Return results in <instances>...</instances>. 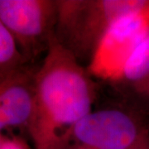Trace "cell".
Instances as JSON below:
<instances>
[{
    "mask_svg": "<svg viewBox=\"0 0 149 149\" xmlns=\"http://www.w3.org/2000/svg\"><path fill=\"white\" fill-rule=\"evenodd\" d=\"M0 149H31L22 139L17 137H8L5 135Z\"/></svg>",
    "mask_w": 149,
    "mask_h": 149,
    "instance_id": "9",
    "label": "cell"
},
{
    "mask_svg": "<svg viewBox=\"0 0 149 149\" xmlns=\"http://www.w3.org/2000/svg\"><path fill=\"white\" fill-rule=\"evenodd\" d=\"M146 131L125 109L92 110L74 127L70 149H129Z\"/></svg>",
    "mask_w": 149,
    "mask_h": 149,
    "instance_id": "5",
    "label": "cell"
},
{
    "mask_svg": "<svg viewBox=\"0 0 149 149\" xmlns=\"http://www.w3.org/2000/svg\"><path fill=\"white\" fill-rule=\"evenodd\" d=\"M5 138V135H3V133H1L0 134V147H1V144L3 143V139Z\"/></svg>",
    "mask_w": 149,
    "mask_h": 149,
    "instance_id": "11",
    "label": "cell"
},
{
    "mask_svg": "<svg viewBox=\"0 0 149 149\" xmlns=\"http://www.w3.org/2000/svg\"><path fill=\"white\" fill-rule=\"evenodd\" d=\"M25 65H27V63L16 42L0 21V78L8 75Z\"/></svg>",
    "mask_w": 149,
    "mask_h": 149,
    "instance_id": "8",
    "label": "cell"
},
{
    "mask_svg": "<svg viewBox=\"0 0 149 149\" xmlns=\"http://www.w3.org/2000/svg\"><path fill=\"white\" fill-rule=\"evenodd\" d=\"M149 35V0L118 19L107 32L86 69L93 78L118 83L134 50Z\"/></svg>",
    "mask_w": 149,
    "mask_h": 149,
    "instance_id": "4",
    "label": "cell"
},
{
    "mask_svg": "<svg viewBox=\"0 0 149 149\" xmlns=\"http://www.w3.org/2000/svg\"><path fill=\"white\" fill-rule=\"evenodd\" d=\"M34 70L28 65L0 78V134L5 129H26L34 99Z\"/></svg>",
    "mask_w": 149,
    "mask_h": 149,
    "instance_id": "6",
    "label": "cell"
},
{
    "mask_svg": "<svg viewBox=\"0 0 149 149\" xmlns=\"http://www.w3.org/2000/svg\"><path fill=\"white\" fill-rule=\"evenodd\" d=\"M57 0H0V21L28 64L47 52L55 32Z\"/></svg>",
    "mask_w": 149,
    "mask_h": 149,
    "instance_id": "3",
    "label": "cell"
},
{
    "mask_svg": "<svg viewBox=\"0 0 149 149\" xmlns=\"http://www.w3.org/2000/svg\"><path fill=\"white\" fill-rule=\"evenodd\" d=\"M148 0H57L54 36L87 66L110 27Z\"/></svg>",
    "mask_w": 149,
    "mask_h": 149,
    "instance_id": "2",
    "label": "cell"
},
{
    "mask_svg": "<svg viewBox=\"0 0 149 149\" xmlns=\"http://www.w3.org/2000/svg\"><path fill=\"white\" fill-rule=\"evenodd\" d=\"M129 149H149V131H146L139 141Z\"/></svg>",
    "mask_w": 149,
    "mask_h": 149,
    "instance_id": "10",
    "label": "cell"
},
{
    "mask_svg": "<svg viewBox=\"0 0 149 149\" xmlns=\"http://www.w3.org/2000/svg\"><path fill=\"white\" fill-rule=\"evenodd\" d=\"M33 80V109L26 128L33 149H70L74 127L93 110V77L53 34Z\"/></svg>",
    "mask_w": 149,
    "mask_h": 149,
    "instance_id": "1",
    "label": "cell"
},
{
    "mask_svg": "<svg viewBox=\"0 0 149 149\" xmlns=\"http://www.w3.org/2000/svg\"><path fill=\"white\" fill-rule=\"evenodd\" d=\"M119 82L140 97L149 98V35L128 58Z\"/></svg>",
    "mask_w": 149,
    "mask_h": 149,
    "instance_id": "7",
    "label": "cell"
}]
</instances>
